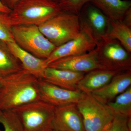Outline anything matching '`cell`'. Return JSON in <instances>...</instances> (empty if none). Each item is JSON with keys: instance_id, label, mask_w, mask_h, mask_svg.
<instances>
[{"instance_id": "obj_28", "label": "cell", "mask_w": 131, "mask_h": 131, "mask_svg": "<svg viewBox=\"0 0 131 131\" xmlns=\"http://www.w3.org/2000/svg\"><path fill=\"white\" fill-rule=\"evenodd\" d=\"M49 1H51L53 2L57 3H58L60 2L61 0H49Z\"/></svg>"}, {"instance_id": "obj_22", "label": "cell", "mask_w": 131, "mask_h": 131, "mask_svg": "<svg viewBox=\"0 0 131 131\" xmlns=\"http://www.w3.org/2000/svg\"><path fill=\"white\" fill-rule=\"evenodd\" d=\"M102 131H131V118L114 114L112 121Z\"/></svg>"}, {"instance_id": "obj_26", "label": "cell", "mask_w": 131, "mask_h": 131, "mask_svg": "<svg viewBox=\"0 0 131 131\" xmlns=\"http://www.w3.org/2000/svg\"><path fill=\"white\" fill-rule=\"evenodd\" d=\"M122 21L124 24L131 27V8L127 12Z\"/></svg>"}, {"instance_id": "obj_8", "label": "cell", "mask_w": 131, "mask_h": 131, "mask_svg": "<svg viewBox=\"0 0 131 131\" xmlns=\"http://www.w3.org/2000/svg\"><path fill=\"white\" fill-rule=\"evenodd\" d=\"M96 45V41L91 34L81 25V30L78 35L56 47L49 57L45 59V63L47 66L59 59L86 54L95 49Z\"/></svg>"}, {"instance_id": "obj_21", "label": "cell", "mask_w": 131, "mask_h": 131, "mask_svg": "<svg viewBox=\"0 0 131 131\" xmlns=\"http://www.w3.org/2000/svg\"><path fill=\"white\" fill-rule=\"evenodd\" d=\"M0 123L4 131H25L15 113L12 110L0 112Z\"/></svg>"}, {"instance_id": "obj_13", "label": "cell", "mask_w": 131, "mask_h": 131, "mask_svg": "<svg viewBox=\"0 0 131 131\" xmlns=\"http://www.w3.org/2000/svg\"><path fill=\"white\" fill-rule=\"evenodd\" d=\"M131 86V71L118 73L108 83L91 94L99 101L106 104Z\"/></svg>"}, {"instance_id": "obj_25", "label": "cell", "mask_w": 131, "mask_h": 131, "mask_svg": "<svg viewBox=\"0 0 131 131\" xmlns=\"http://www.w3.org/2000/svg\"><path fill=\"white\" fill-rule=\"evenodd\" d=\"M2 3L7 7L12 9L21 0H1Z\"/></svg>"}, {"instance_id": "obj_12", "label": "cell", "mask_w": 131, "mask_h": 131, "mask_svg": "<svg viewBox=\"0 0 131 131\" xmlns=\"http://www.w3.org/2000/svg\"><path fill=\"white\" fill-rule=\"evenodd\" d=\"M47 66L85 73L94 70L102 69L98 62L95 48L86 54L59 59Z\"/></svg>"}, {"instance_id": "obj_20", "label": "cell", "mask_w": 131, "mask_h": 131, "mask_svg": "<svg viewBox=\"0 0 131 131\" xmlns=\"http://www.w3.org/2000/svg\"><path fill=\"white\" fill-rule=\"evenodd\" d=\"M106 105L114 114L131 118V86Z\"/></svg>"}, {"instance_id": "obj_1", "label": "cell", "mask_w": 131, "mask_h": 131, "mask_svg": "<svg viewBox=\"0 0 131 131\" xmlns=\"http://www.w3.org/2000/svg\"><path fill=\"white\" fill-rule=\"evenodd\" d=\"M39 80L24 69L0 77V111L41 100Z\"/></svg>"}, {"instance_id": "obj_10", "label": "cell", "mask_w": 131, "mask_h": 131, "mask_svg": "<svg viewBox=\"0 0 131 131\" xmlns=\"http://www.w3.org/2000/svg\"><path fill=\"white\" fill-rule=\"evenodd\" d=\"M41 100L55 107L77 104L85 94L78 90L64 89L39 79Z\"/></svg>"}, {"instance_id": "obj_18", "label": "cell", "mask_w": 131, "mask_h": 131, "mask_svg": "<svg viewBox=\"0 0 131 131\" xmlns=\"http://www.w3.org/2000/svg\"><path fill=\"white\" fill-rule=\"evenodd\" d=\"M23 69L21 63L12 53L6 42L0 40V77Z\"/></svg>"}, {"instance_id": "obj_30", "label": "cell", "mask_w": 131, "mask_h": 131, "mask_svg": "<svg viewBox=\"0 0 131 131\" xmlns=\"http://www.w3.org/2000/svg\"><path fill=\"white\" fill-rule=\"evenodd\" d=\"M0 131H1V130H0Z\"/></svg>"}, {"instance_id": "obj_3", "label": "cell", "mask_w": 131, "mask_h": 131, "mask_svg": "<svg viewBox=\"0 0 131 131\" xmlns=\"http://www.w3.org/2000/svg\"><path fill=\"white\" fill-rule=\"evenodd\" d=\"M38 26L46 38L58 47L73 39L80 33V16L62 11Z\"/></svg>"}, {"instance_id": "obj_19", "label": "cell", "mask_w": 131, "mask_h": 131, "mask_svg": "<svg viewBox=\"0 0 131 131\" xmlns=\"http://www.w3.org/2000/svg\"><path fill=\"white\" fill-rule=\"evenodd\" d=\"M109 20V31L105 37L118 40L129 53H131V27L122 21Z\"/></svg>"}, {"instance_id": "obj_17", "label": "cell", "mask_w": 131, "mask_h": 131, "mask_svg": "<svg viewBox=\"0 0 131 131\" xmlns=\"http://www.w3.org/2000/svg\"><path fill=\"white\" fill-rule=\"evenodd\" d=\"M90 3L113 21H122L127 12L131 8L130 1L90 0Z\"/></svg>"}, {"instance_id": "obj_16", "label": "cell", "mask_w": 131, "mask_h": 131, "mask_svg": "<svg viewBox=\"0 0 131 131\" xmlns=\"http://www.w3.org/2000/svg\"><path fill=\"white\" fill-rule=\"evenodd\" d=\"M118 74L113 71L97 69L87 73L77 84V89L84 94H91L108 83Z\"/></svg>"}, {"instance_id": "obj_7", "label": "cell", "mask_w": 131, "mask_h": 131, "mask_svg": "<svg viewBox=\"0 0 131 131\" xmlns=\"http://www.w3.org/2000/svg\"><path fill=\"white\" fill-rule=\"evenodd\" d=\"M77 104L85 131H102L112 120L114 114L106 104L99 101L91 94H85Z\"/></svg>"}, {"instance_id": "obj_14", "label": "cell", "mask_w": 131, "mask_h": 131, "mask_svg": "<svg viewBox=\"0 0 131 131\" xmlns=\"http://www.w3.org/2000/svg\"><path fill=\"white\" fill-rule=\"evenodd\" d=\"M85 74L47 66L45 69L41 79L62 88L75 91L78 90V83Z\"/></svg>"}, {"instance_id": "obj_29", "label": "cell", "mask_w": 131, "mask_h": 131, "mask_svg": "<svg viewBox=\"0 0 131 131\" xmlns=\"http://www.w3.org/2000/svg\"><path fill=\"white\" fill-rule=\"evenodd\" d=\"M50 131H57L54 130H51Z\"/></svg>"}, {"instance_id": "obj_6", "label": "cell", "mask_w": 131, "mask_h": 131, "mask_svg": "<svg viewBox=\"0 0 131 131\" xmlns=\"http://www.w3.org/2000/svg\"><path fill=\"white\" fill-rule=\"evenodd\" d=\"M15 42L20 47L38 58L46 59L56 47L34 25L12 26Z\"/></svg>"}, {"instance_id": "obj_4", "label": "cell", "mask_w": 131, "mask_h": 131, "mask_svg": "<svg viewBox=\"0 0 131 131\" xmlns=\"http://www.w3.org/2000/svg\"><path fill=\"white\" fill-rule=\"evenodd\" d=\"M56 107L42 100L12 109L25 131H50Z\"/></svg>"}, {"instance_id": "obj_11", "label": "cell", "mask_w": 131, "mask_h": 131, "mask_svg": "<svg viewBox=\"0 0 131 131\" xmlns=\"http://www.w3.org/2000/svg\"><path fill=\"white\" fill-rule=\"evenodd\" d=\"M52 128L57 131H85L82 117L77 104L56 107Z\"/></svg>"}, {"instance_id": "obj_5", "label": "cell", "mask_w": 131, "mask_h": 131, "mask_svg": "<svg viewBox=\"0 0 131 131\" xmlns=\"http://www.w3.org/2000/svg\"><path fill=\"white\" fill-rule=\"evenodd\" d=\"M98 62L102 69L119 73L131 71V57L118 40L105 37L96 42Z\"/></svg>"}, {"instance_id": "obj_24", "label": "cell", "mask_w": 131, "mask_h": 131, "mask_svg": "<svg viewBox=\"0 0 131 131\" xmlns=\"http://www.w3.org/2000/svg\"><path fill=\"white\" fill-rule=\"evenodd\" d=\"M7 14L0 13V40L6 42H15Z\"/></svg>"}, {"instance_id": "obj_9", "label": "cell", "mask_w": 131, "mask_h": 131, "mask_svg": "<svg viewBox=\"0 0 131 131\" xmlns=\"http://www.w3.org/2000/svg\"><path fill=\"white\" fill-rule=\"evenodd\" d=\"M79 16L81 25L91 34L96 42L107 35L110 28L109 19L90 3L84 5Z\"/></svg>"}, {"instance_id": "obj_23", "label": "cell", "mask_w": 131, "mask_h": 131, "mask_svg": "<svg viewBox=\"0 0 131 131\" xmlns=\"http://www.w3.org/2000/svg\"><path fill=\"white\" fill-rule=\"evenodd\" d=\"M90 0H61L58 3L62 11L80 15L84 6Z\"/></svg>"}, {"instance_id": "obj_15", "label": "cell", "mask_w": 131, "mask_h": 131, "mask_svg": "<svg viewBox=\"0 0 131 131\" xmlns=\"http://www.w3.org/2000/svg\"><path fill=\"white\" fill-rule=\"evenodd\" d=\"M10 51L21 63L23 69L39 79L47 66L45 60L37 57L22 49L15 42H6Z\"/></svg>"}, {"instance_id": "obj_31", "label": "cell", "mask_w": 131, "mask_h": 131, "mask_svg": "<svg viewBox=\"0 0 131 131\" xmlns=\"http://www.w3.org/2000/svg\"><path fill=\"white\" fill-rule=\"evenodd\" d=\"M0 112H1V111H0Z\"/></svg>"}, {"instance_id": "obj_2", "label": "cell", "mask_w": 131, "mask_h": 131, "mask_svg": "<svg viewBox=\"0 0 131 131\" xmlns=\"http://www.w3.org/2000/svg\"><path fill=\"white\" fill-rule=\"evenodd\" d=\"M58 3L49 0H21L7 14L11 26H38L61 12Z\"/></svg>"}, {"instance_id": "obj_27", "label": "cell", "mask_w": 131, "mask_h": 131, "mask_svg": "<svg viewBox=\"0 0 131 131\" xmlns=\"http://www.w3.org/2000/svg\"><path fill=\"white\" fill-rule=\"evenodd\" d=\"M11 11L12 9L6 6L0 0V13L9 14Z\"/></svg>"}]
</instances>
